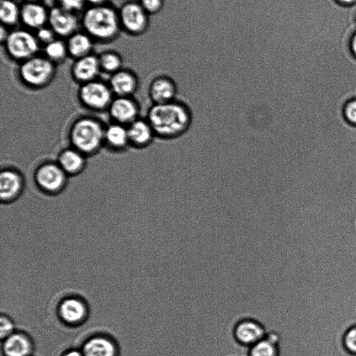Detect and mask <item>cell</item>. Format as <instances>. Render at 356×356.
Instances as JSON below:
<instances>
[{
    "instance_id": "obj_1",
    "label": "cell",
    "mask_w": 356,
    "mask_h": 356,
    "mask_svg": "<svg viewBox=\"0 0 356 356\" xmlns=\"http://www.w3.org/2000/svg\"><path fill=\"white\" fill-rule=\"evenodd\" d=\"M147 120L156 136L163 139H175L188 131L193 115L186 104L175 99L154 104L149 111Z\"/></svg>"
},
{
    "instance_id": "obj_2",
    "label": "cell",
    "mask_w": 356,
    "mask_h": 356,
    "mask_svg": "<svg viewBox=\"0 0 356 356\" xmlns=\"http://www.w3.org/2000/svg\"><path fill=\"white\" fill-rule=\"evenodd\" d=\"M81 23L86 33L100 42L114 40L121 29L118 12L107 4L88 8L83 14Z\"/></svg>"
},
{
    "instance_id": "obj_3",
    "label": "cell",
    "mask_w": 356,
    "mask_h": 356,
    "mask_svg": "<svg viewBox=\"0 0 356 356\" xmlns=\"http://www.w3.org/2000/svg\"><path fill=\"white\" fill-rule=\"evenodd\" d=\"M70 138L76 149L81 153H91L99 147L104 138V131L97 121L83 118L73 124Z\"/></svg>"
},
{
    "instance_id": "obj_4",
    "label": "cell",
    "mask_w": 356,
    "mask_h": 356,
    "mask_svg": "<svg viewBox=\"0 0 356 356\" xmlns=\"http://www.w3.org/2000/svg\"><path fill=\"white\" fill-rule=\"evenodd\" d=\"M19 72L25 83L32 87H41L53 79L55 64L45 56L35 55L22 62Z\"/></svg>"
},
{
    "instance_id": "obj_5",
    "label": "cell",
    "mask_w": 356,
    "mask_h": 356,
    "mask_svg": "<svg viewBox=\"0 0 356 356\" xmlns=\"http://www.w3.org/2000/svg\"><path fill=\"white\" fill-rule=\"evenodd\" d=\"M39 41L35 35L26 29H16L9 32L3 43L8 55L22 62L37 55Z\"/></svg>"
},
{
    "instance_id": "obj_6",
    "label": "cell",
    "mask_w": 356,
    "mask_h": 356,
    "mask_svg": "<svg viewBox=\"0 0 356 356\" xmlns=\"http://www.w3.org/2000/svg\"><path fill=\"white\" fill-rule=\"evenodd\" d=\"M121 29L132 35H140L148 29L149 15L138 1H127L118 10Z\"/></svg>"
},
{
    "instance_id": "obj_7",
    "label": "cell",
    "mask_w": 356,
    "mask_h": 356,
    "mask_svg": "<svg viewBox=\"0 0 356 356\" xmlns=\"http://www.w3.org/2000/svg\"><path fill=\"white\" fill-rule=\"evenodd\" d=\"M263 325L253 318H243L234 326L233 336L241 345L250 347L266 336Z\"/></svg>"
},
{
    "instance_id": "obj_8",
    "label": "cell",
    "mask_w": 356,
    "mask_h": 356,
    "mask_svg": "<svg viewBox=\"0 0 356 356\" xmlns=\"http://www.w3.org/2000/svg\"><path fill=\"white\" fill-rule=\"evenodd\" d=\"M49 27L56 35L68 38L76 32L79 21L75 13L67 11L59 6H55L49 11Z\"/></svg>"
},
{
    "instance_id": "obj_9",
    "label": "cell",
    "mask_w": 356,
    "mask_h": 356,
    "mask_svg": "<svg viewBox=\"0 0 356 356\" xmlns=\"http://www.w3.org/2000/svg\"><path fill=\"white\" fill-rule=\"evenodd\" d=\"M79 95L85 105L94 109L103 108L111 101V90L99 81L84 83L80 89Z\"/></svg>"
},
{
    "instance_id": "obj_10",
    "label": "cell",
    "mask_w": 356,
    "mask_h": 356,
    "mask_svg": "<svg viewBox=\"0 0 356 356\" xmlns=\"http://www.w3.org/2000/svg\"><path fill=\"white\" fill-rule=\"evenodd\" d=\"M35 177L40 188L47 192H56L64 185L65 172L59 165L49 163L40 166Z\"/></svg>"
},
{
    "instance_id": "obj_11",
    "label": "cell",
    "mask_w": 356,
    "mask_h": 356,
    "mask_svg": "<svg viewBox=\"0 0 356 356\" xmlns=\"http://www.w3.org/2000/svg\"><path fill=\"white\" fill-rule=\"evenodd\" d=\"M149 92L154 104L168 103L177 99V86L171 77L162 75L152 80Z\"/></svg>"
},
{
    "instance_id": "obj_12",
    "label": "cell",
    "mask_w": 356,
    "mask_h": 356,
    "mask_svg": "<svg viewBox=\"0 0 356 356\" xmlns=\"http://www.w3.org/2000/svg\"><path fill=\"white\" fill-rule=\"evenodd\" d=\"M49 12L39 2H26L20 8V20L28 28L36 31L48 22Z\"/></svg>"
},
{
    "instance_id": "obj_13",
    "label": "cell",
    "mask_w": 356,
    "mask_h": 356,
    "mask_svg": "<svg viewBox=\"0 0 356 356\" xmlns=\"http://www.w3.org/2000/svg\"><path fill=\"white\" fill-rule=\"evenodd\" d=\"M100 70L98 56L92 54L75 59L71 69L73 77L84 83L94 81Z\"/></svg>"
},
{
    "instance_id": "obj_14",
    "label": "cell",
    "mask_w": 356,
    "mask_h": 356,
    "mask_svg": "<svg viewBox=\"0 0 356 356\" xmlns=\"http://www.w3.org/2000/svg\"><path fill=\"white\" fill-rule=\"evenodd\" d=\"M111 90L120 97L132 93L137 88L138 80L135 74L125 70H120L112 74L110 79Z\"/></svg>"
},
{
    "instance_id": "obj_15",
    "label": "cell",
    "mask_w": 356,
    "mask_h": 356,
    "mask_svg": "<svg viewBox=\"0 0 356 356\" xmlns=\"http://www.w3.org/2000/svg\"><path fill=\"white\" fill-rule=\"evenodd\" d=\"M66 44L69 56L75 59L91 54L93 47L92 38L88 33L77 31L68 37Z\"/></svg>"
},
{
    "instance_id": "obj_16",
    "label": "cell",
    "mask_w": 356,
    "mask_h": 356,
    "mask_svg": "<svg viewBox=\"0 0 356 356\" xmlns=\"http://www.w3.org/2000/svg\"><path fill=\"white\" fill-rule=\"evenodd\" d=\"M22 188V179L15 171L5 170L0 175V195L8 201L16 197Z\"/></svg>"
},
{
    "instance_id": "obj_17",
    "label": "cell",
    "mask_w": 356,
    "mask_h": 356,
    "mask_svg": "<svg viewBox=\"0 0 356 356\" xmlns=\"http://www.w3.org/2000/svg\"><path fill=\"white\" fill-rule=\"evenodd\" d=\"M129 140L137 146L149 145L155 133L148 120H134L127 129Z\"/></svg>"
},
{
    "instance_id": "obj_18",
    "label": "cell",
    "mask_w": 356,
    "mask_h": 356,
    "mask_svg": "<svg viewBox=\"0 0 356 356\" xmlns=\"http://www.w3.org/2000/svg\"><path fill=\"white\" fill-rule=\"evenodd\" d=\"M138 108L135 103L125 97L113 101L110 107L111 116L120 122H130L136 118Z\"/></svg>"
},
{
    "instance_id": "obj_19",
    "label": "cell",
    "mask_w": 356,
    "mask_h": 356,
    "mask_svg": "<svg viewBox=\"0 0 356 356\" xmlns=\"http://www.w3.org/2000/svg\"><path fill=\"white\" fill-rule=\"evenodd\" d=\"M31 350V342L21 334H12L7 337L3 345L5 356H29Z\"/></svg>"
},
{
    "instance_id": "obj_20",
    "label": "cell",
    "mask_w": 356,
    "mask_h": 356,
    "mask_svg": "<svg viewBox=\"0 0 356 356\" xmlns=\"http://www.w3.org/2000/svg\"><path fill=\"white\" fill-rule=\"evenodd\" d=\"M281 337L276 332L266 334V336L251 346L249 348V356H278V345Z\"/></svg>"
},
{
    "instance_id": "obj_21",
    "label": "cell",
    "mask_w": 356,
    "mask_h": 356,
    "mask_svg": "<svg viewBox=\"0 0 356 356\" xmlns=\"http://www.w3.org/2000/svg\"><path fill=\"white\" fill-rule=\"evenodd\" d=\"M82 353L84 356H116V348L109 339L96 337L84 343Z\"/></svg>"
},
{
    "instance_id": "obj_22",
    "label": "cell",
    "mask_w": 356,
    "mask_h": 356,
    "mask_svg": "<svg viewBox=\"0 0 356 356\" xmlns=\"http://www.w3.org/2000/svg\"><path fill=\"white\" fill-rule=\"evenodd\" d=\"M59 313L65 321L76 323L83 319L86 314V308L83 302L78 299L67 298L60 304Z\"/></svg>"
},
{
    "instance_id": "obj_23",
    "label": "cell",
    "mask_w": 356,
    "mask_h": 356,
    "mask_svg": "<svg viewBox=\"0 0 356 356\" xmlns=\"http://www.w3.org/2000/svg\"><path fill=\"white\" fill-rule=\"evenodd\" d=\"M84 158L77 149H68L63 151L58 157V165L65 173L75 174L83 167Z\"/></svg>"
},
{
    "instance_id": "obj_24",
    "label": "cell",
    "mask_w": 356,
    "mask_h": 356,
    "mask_svg": "<svg viewBox=\"0 0 356 356\" xmlns=\"http://www.w3.org/2000/svg\"><path fill=\"white\" fill-rule=\"evenodd\" d=\"M0 19L3 26H14L20 20V8L13 0H1Z\"/></svg>"
},
{
    "instance_id": "obj_25",
    "label": "cell",
    "mask_w": 356,
    "mask_h": 356,
    "mask_svg": "<svg viewBox=\"0 0 356 356\" xmlns=\"http://www.w3.org/2000/svg\"><path fill=\"white\" fill-rule=\"evenodd\" d=\"M44 51V56L54 64L64 61L69 55L66 42L58 39L45 44Z\"/></svg>"
},
{
    "instance_id": "obj_26",
    "label": "cell",
    "mask_w": 356,
    "mask_h": 356,
    "mask_svg": "<svg viewBox=\"0 0 356 356\" xmlns=\"http://www.w3.org/2000/svg\"><path fill=\"white\" fill-rule=\"evenodd\" d=\"M104 138L113 147H122L129 140L127 129L120 124H112L104 131Z\"/></svg>"
},
{
    "instance_id": "obj_27",
    "label": "cell",
    "mask_w": 356,
    "mask_h": 356,
    "mask_svg": "<svg viewBox=\"0 0 356 356\" xmlns=\"http://www.w3.org/2000/svg\"><path fill=\"white\" fill-rule=\"evenodd\" d=\"M100 69L114 74L119 71L122 64V59L119 54L113 51H106L98 56Z\"/></svg>"
},
{
    "instance_id": "obj_28",
    "label": "cell",
    "mask_w": 356,
    "mask_h": 356,
    "mask_svg": "<svg viewBox=\"0 0 356 356\" xmlns=\"http://www.w3.org/2000/svg\"><path fill=\"white\" fill-rule=\"evenodd\" d=\"M342 113L346 122L356 127V97L346 101L343 106Z\"/></svg>"
},
{
    "instance_id": "obj_29",
    "label": "cell",
    "mask_w": 356,
    "mask_h": 356,
    "mask_svg": "<svg viewBox=\"0 0 356 356\" xmlns=\"http://www.w3.org/2000/svg\"><path fill=\"white\" fill-rule=\"evenodd\" d=\"M343 346L349 353L356 355V325L348 329L345 333Z\"/></svg>"
},
{
    "instance_id": "obj_30",
    "label": "cell",
    "mask_w": 356,
    "mask_h": 356,
    "mask_svg": "<svg viewBox=\"0 0 356 356\" xmlns=\"http://www.w3.org/2000/svg\"><path fill=\"white\" fill-rule=\"evenodd\" d=\"M138 1L149 15L159 13L164 5V0H138Z\"/></svg>"
},
{
    "instance_id": "obj_31",
    "label": "cell",
    "mask_w": 356,
    "mask_h": 356,
    "mask_svg": "<svg viewBox=\"0 0 356 356\" xmlns=\"http://www.w3.org/2000/svg\"><path fill=\"white\" fill-rule=\"evenodd\" d=\"M58 6L75 13L81 10L86 0H56Z\"/></svg>"
},
{
    "instance_id": "obj_32",
    "label": "cell",
    "mask_w": 356,
    "mask_h": 356,
    "mask_svg": "<svg viewBox=\"0 0 356 356\" xmlns=\"http://www.w3.org/2000/svg\"><path fill=\"white\" fill-rule=\"evenodd\" d=\"M35 36L39 42L44 45L56 39L54 31L50 27L45 26L37 30Z\"/></svg>"
},
{
    "instance_id": "obj_33",
    "label": "cell",
    "mask_w": 356,
    "mask_h": 356,
    "mask_svg": "<svg viewBox=\"0 0 356 356\" xmlns=\"http://www.w3.org/2000/svg\"><path fill=\"white\" fill-rule=\"evenodd\" d=\"M13 330V324L12 322L6 317L1 318V327H0V335L1 338H6L7 337L12 334Z\"/></svg>"
},
{
    "instance_id": "obj_34",
    "label": "cell",
    "mask_w": 356,
    "mask_h": 356,
    "mask_svg": "<svg viewBox=\"0 0 356 356\" xmlns=\"http://www.w3.org/2000/svg\"><path fill=\"white\" fill-rule=\"evenodd\" d=\"M350 47L353 54L356 56V33L353 35L350 40Z\"/></svg>"
},
{
    "instance_id": "obj_35",
    "label": "cell",
    "mask_w": 356,
    "mask_h": 356,
    "mask_svg": "<svg viewBox=\"0 0 356 356\" xmlns=\"http://www.w3.org/2000/svg\"><path fill=\"white\" fill-rule=\"evenodd\" d=\"M63 356H84L82 351L72 350L64 353Z\"/></svg>"
},
{
    "instance_id": "obj_36",
    "label": "cell",
    "mask_w": 356,
    "mask_h": 356,
    "mask_svg": "<svg viewBox=\"0 0 356 356\" xmlns=\"http://www.w3.org/2000/svg\"><path fill=\"white\" fill-rule=\"evenodd\" d=\"M8 34V32L6 31L5 26L2 25L1 26V42L3 44L7 38Z\"/></svg>"
},
{
    "instance_id": "obj_37",
    "label": "cell",
    "mask_w": 356,
    "mask_h": 356,
    "mask_svg": "<svg viewBox=\"0 0 356 356\" xmlns=\"http://www.w3.org/2000/svg\"><path fill=\"white\" fill-rule=\"evenodd\" d=\"M108 1L110 0H86V2L90 3L91 6H95L106 4Z\"/></svg>"
},
{
    "instance_id": "obj_38",
    "label": "cell",
    "mask_w": 356,
    "mask_h": 356,
    "mask_svg": "<svg viewBox=\"0 0 356 356\" xmlns=\"http://www.w3.org/2000/svg\"><path fill=\"white\" fill-rule=\"evenodd\" d=\"M343 5H352L356 3V0H336Z\"/></svg>"
},
{
    "instance_id": "obj_39",
    "label": "cell",
    "mask_w": 356,
    "mask_h": 356,
    "mask_svg": "<svg viewBox=\"0 0 356 356\" xmlns=\"http://www.w3.org/2000/svg\"><path fill=\"white\" fill-rule=\"evenodd\" d=\"M40 0H25L26 2H38Z\"/></svg>"
}]
</instances>
